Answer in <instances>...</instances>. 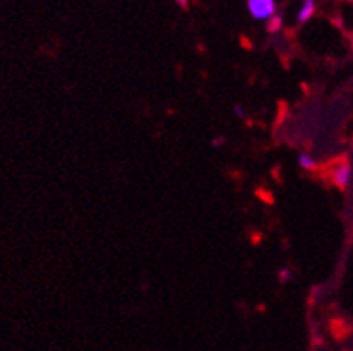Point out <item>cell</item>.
Listing matches in <instances>:
<instances>
[{
    "mask_svg": "<svg viewBox=\"0 0 353 351\" xmlns=\"http://www.w3.org/2000/svg\"><path fill=\"white\" fill-rule=\"evenodd\" d=\"M297 162H299L301 169H304V170H313L314 167H316V162H314V159H311L307 153L299 154V160H297Z\"/></svg>",
    "mask_w": 353,
    "mask_h": 351,
    "instance_id": "cell-4",
    "label": "cell"
},
{
    "mask_svg": "<svg viewBox=\"0 0 353 351\" xmlns=\"http://www.w3.org/2000/svg\"><path fill=\"white\" fill-rule=\"evenodd\" d=\"M246 8L253 19L260 21H269L272 16H276V0H246Z\"/></svg>",
    "mask_w": 353,
    "mask_h": 351,
    "instance_id": "cell-1",
    "label": "cell"
},
{
    "mask_svg": "<svg viewBox=\"0 0 353 351\" xmlns=\"http://www.w3.org/2000/svg\"><path fill=\"white\" fill-rule=\"evenodd\" d=\"M280 274H281V279H287V278H288V270L283 269V270H281V272H280Z\"/></svg>",
    "mask_w": 353,
    "mask_h": 351,
    "instance_id": "cell-8",
    "label": "cell"
},
{
    "mask_svg": "<svg viewBox=\"0 0 353 351\" xmlns=\"http://www.w3.org/2000/svg\"><path fill=\"white\" fill-rule=\"evenodd\" d=\"M234 111H236V114L239 116V118H245V112H243L241 106H236V108H234Z\"/></svg>",
    "mask_w": 353,
    "mask_h": 351,
    "instance_id": "cell-6",
    "label": "cell"
},
{
    "mask_svg": "<svg viewBox=\"0 0 353 351\" xmlns=\"http://www.w3.org/2000/svg\"><path fill=\"white\" fill-rule=\"evenodd\" d=\"M332 181L338 188H348L352 183V166L348 162H339L332 169Z\"/></svg>",
    "mask_w": 353,
    "mask_h": 351,
    "instance_id": "cell-2",
    "label": "cell"
},
{
    "mask_svg": "<svg viewBox=\"0 0 353 351\" xmlns=\"http://www.w3.org/2000/svg\"><path fill=\"white\" fill-rule=\"evenodd\" d=\"M281 23H283V21H281V18L278 14L276 16H272L271 19H269V23H268V30L271 32V34H274V32H278L281 28Z\"/></svg>",
    "mask_w": 353,
    "mask_h": 351,
    "instance_id": "cell-5",
    "label": "cell"
},
{
    "mask_svg": "<svg viewBox=\"0 0 353 351\" xmlns=\"http://www.w3.org/2000/svg\"><path fill=\"white\" fill-rule=\"evenodd\" d=\"M314 11H316V2L314 0H304L299 12H297V21L299 23H306L307 19L314 14Z\"/></svg>",
    "mask_w": 353,
    "mask_h": 351,
    "instance_id": "cell-3",
    "label": "cell"
},
{
    "mask_svg": "<svg viewBox=\"0 0 353 351\" xmlns=\"http://www.w3.org/2000/svg\"><path fill=\"white\" fill-rule=\"evenodd\" d=\"M176 2H178V6H181V8H187L190 0H176Z\"/></svg>",
    "mask_w": 353,
    "mask_h": 351,
    "instance_id": "cell-7",
    "label": "cell"
}]
</instances>
